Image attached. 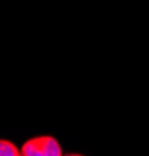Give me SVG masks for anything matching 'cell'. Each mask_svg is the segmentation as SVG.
I'll list each match as a JSON object with an SVG mask.
<instances>
[{
  "label": "cell",
  "mask_w": 149,
  "mask_h": 156,
  "mask_svg": "<svg viewBox=\"0 0 149 156\" xmlns=\"http://www.w3.org/2000/svg\"><path fill=\"white\" fill-rule=\"evenodd\" d=\"M20 154L22 151H19L11 140L0 139V156H20Z\"/></svg>",
  "instance_id": "7a4b0ae2"
},
{
  "label": "cell",
  "mask_w": 149,
  "mask_h": 156,
  "mask_svg": "<svg viewBox=\"0 0 149 156\" xmlns=\"http://www.w3.org/2000/svg\"><path fill=\"white\" fill-rule=\"evenodd\" d=\"M64 156H82V154H78V153H70V154H64Z\"/></svg>",
  "instance_id": "3957f363"
},
{
  "label": "cell",
  "mask_w": 149,
  "mask_h": 156,
  "mask_svg": "<svg viewBox=\"0 0 149 156\" xmlns=\"http://www.w3.org/2000/svg\"><path fill=\"white\" fill-rule=\"evenodd\" d=\"M20 156H23V154H20Z\"/></svg>",
  "instance_id": "277c9868"
},
{
  "label": "cell",
  "mask_w": 149,
  "mask_h": 156,
  "mask_svg": "<svg viewBox=\"0 0 149 156\" xmlns=\"http://www.w3.org/2000/svg\"><path fill=\"white\" fill-rule=\"evenodd\" d=\"M23 156H64L61 144L51 136H37L22 145Z\"/></svg>",
  "instance_id": "6da1fadb"
}]
</instances>
